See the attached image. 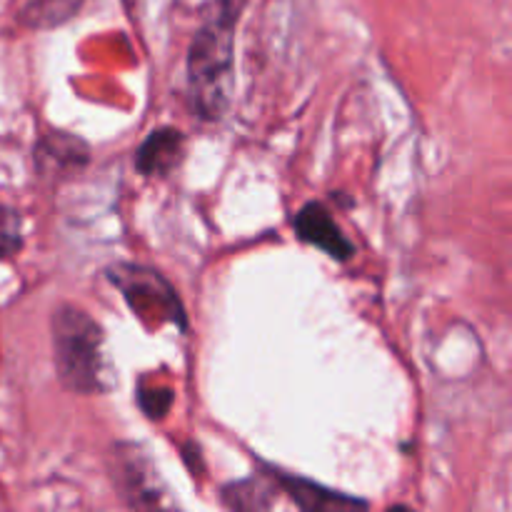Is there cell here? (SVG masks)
<instances>
[{
    "label": "cell",
    "instance_id": "obj_10",
    "mask_svg": "<svg viewBox=\"0 0 512 512\" xmlns=\"http://www.w3.org/2000/svg\"><path fill=\"white\" fill-rule=\"evenodd\" d=\"M80 0H33L30 8L25 10V20L33 28H50V25H60L75 15Z\"/></svg>",
    "mask_w": 512,
    "mask_h": 512
},
{
    "label": "cell",
    "instance_id": "obj_12",
    "mask_svg": "<svg viewBox=\"0 0 512 512\" xmlns=\"http://www.w3.org/2000/svg\"><path fill=\"white\" fill-rule=\"evenodd\" d=\"M138 403L150 420H160L165 418V413L173 405V393L168 388H145V385H140Z\"/></svg>",
    "mask_w": 512,
    "mask_h": 512
},
{
    "label": "cell",
    "instance_id": "obj_9",
    "mask_svg": "<svg viewBox=\"0 0 512 512\" xmlns=\"http://www.w3.org/2000/svg\"><path fill=\"white\" fill-rule=\"evenodd\" d=\"M38 158H48L55 165H83L88 160V148L80 143L78 138H70V135L53 133L40 143Z\"/></svg>",
    "mask_w": 512,
    "mask_h": 512
},
{
    "label": "cell",
    "instance_id": "obj_8",
    "mask_svg": "<svg viewBox=\"0 0 512 512\" xmlns=\"http://www.w3.org/2000/svg\"><path fill=\"white\" fill-rule=\"evenodd\" d=\"M275 490L260 480H243L223 490V503L235 510H268L275 503Z\"/></svg>",
    "mask_w": 512,
    "mask_h": 512
},
{
    "label": "cell",
    "instance_id": "obj_7",
    "mask_svg": "<svg viewBox=\"0 0 512 512\" xmlns=\"http://www.w3.org/2000/svg\"><path fill=\"white\" fill-rule=\"evenodd\" d=\"M278 485V490H283L290 500H293L298 508L303 510H353V508H365L363 500H355L350 495L338 493V490L323 488V485L313 483V480L298 478V475L288 473H275L270 475Z\"/></svg>",
    "mask_w": 512,
    "mask_h": 512
},
{
    "label": "cell",
    "instance_id": "obj_3",
    "mask_svg": "<svg viewBox=\"0 0 512 512\" xmlns=\"http://www.w3.org/2000/svg\"><path fill=\"white\" fill-rule=\"evenodd\" d=\"M108 278L123 293L125 303L143 320V325L160 328L175 323L178 328H185L183 305L160 273L140 265H118L108 270Z\"/></svg>",
    "mask_w": 512,
    "mask_h": 512
},
{
    "label": "cell",
    "instance_id": "obj_4",
    "mask_svg": "<svg viewBox=\"0 0 512 512\" xmlns=\"http://www.w3.org/2000/svg\"><path fill=\"white\" fill-rule=\"evenodd\" d=\"M295 233L303 243L315 245V248L323 250L325 255L335 260H350L353 258L355 248L348 238L343 235L340 225L335 223L333 213L325 208L323 203H308L303 205L298 215L293 220Z\"/></svg>",
    "mask_w": 512,
    "mask_h": 512
},
{
    "label": "cell",
    "instance_id": "obj_1",
    "mask_svg": "<svg viewBox=\"0 0 512 512\" xmlns=\"http://www.w3.org/2000/svg\"><path fill=\"white\" fill-rule=\"evenodd\" d=\"M248 0H213L188 53V95L195 115L218 120L233 90L235 25Z\"/></svg>",
    "mask_w": 512,
    "mask_h": 512
},
{
    "label": "cell",
    "instance_id": "obj_5",
    "mask_svg": "<svg viewBox=\"0 0 512 512\" xmlns=\"http://www.w3.org/2000/svg\"><path fill=\"white\" fill-rule=\"evenodd\" d=\"M185 158V135L175 128H160L143 140L135 155V168L143 175L165 178Z\"/></svg>",
    "mask_w": 512,
    "mask_h": 512
},
{
    "label": "cell",
    "instance_id": "obj_6",
    "mask_svg": "<svg viewBox=\"0 0 512 512\" xmlns=\"http://www.w3.org/2000/svg\"><path fill=\"white\" fill-rule=\"evenodd\" d=\"M115 475H118L120 490L130 505H135V508L160 505V490L155 488V470L150 468L143 455H138V450L128 448L118 455Z\"/></svg>",
    "mask_w": 512,
    "mask_h": 512
},
{
    "label": "cell",
    "instance_id": "obj_11",
    "mask_svg": "<svg viewBox=\"0 0 512 512\" xmlns=\"http://www.w3.org/2000/svg\"><path fill=\"white\" fill-rule=\"evenodd\" d=\"M23 248V220L18 210L0 203V258H10Z\"/></svg>",
    "mask_w": 512,
    "mask_h": 512
},
{
    "label": "cell",
    "instance_id": "obj_2",
    "mask_svg": "<svg viewBox=\"0 0 512 512\" xmlns=\"http://www.w3.org/2000/svg\"><path fill=\"white\" fill-rule=\"evenodd\" d=\"M53 358L60 383L80 395L110 388V365L105 358L103 328L85 310L58 305L50 318Z\"/></svg>",
    "mask_w": 512,
    "mask_h": 512
}]
</instances>
